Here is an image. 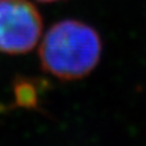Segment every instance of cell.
Instances as JSON below:
<instances>
[{
    "label": "cell",
    "mask_w": 146,
    "mask_h": 146,
    "mask_svg": "<svg viewBox=\"0 0 146 146\" xmlns=\"http://www.w3.org/2000/svg\"><path fill=\"white\" fill-rule=\"evenodd\" d=\"M101 51V39L94 28L77 20H62L43 37L39 60L47 74L60 81H75L97 67Z\"/></svg>",
    "instance_id": "6da1fadb"
},
{
    "label": "cell",
    "mask_w": 146,
    "mask_h": 146,
    "mask_svg": "<svg viewBox=\"0 0 146 146\" xmlns=\"http://www.w3.org/2000/svg\"><path fill=\"white\" fill-rule=\"evenodd\" d=\"M43 19L29 0H0V52L24 54L38 44Z\"/></svg>",
    "instance_id": "7a4b0ae2"
},
{
    "label": "cell",
    "mask_w": 146,
    "mask_h": 146,
    "mask_svg": "<svg viewBox=\"0 0 146 146\" xmlns=\"http://www.w3.org/2000/svg\"><path fill=\"white\" fill-rule=\"evenodd\" d=\"M14 98L19 107L36 108L38 104V88L33 80L19 77L14 82Z\"/></svg>",
    "instance_id": "3957f363"
},
{
    "label": "cell",
    "mask_w": 146,
    "mask_h": 146,
    "mask_svg": "<svg viewBox=\"0 0 146 146\" xmlns=\"http://www.w3.org/2000/svg\"><path fill=\"white\" fill-rule=\"evenodd\" d=\"M40 3H55V1H60V0H37Z\"/></svg>",
    "instance_id": "277c9868"
}]
</instances>
